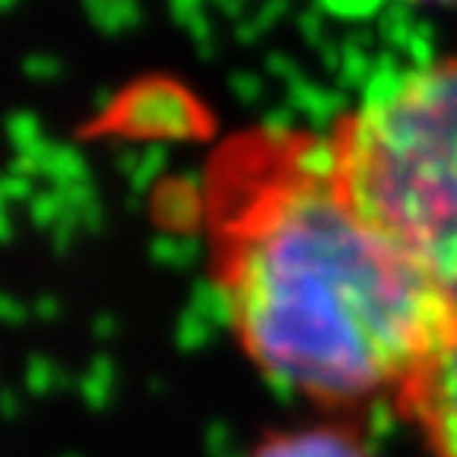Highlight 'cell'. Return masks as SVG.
<instances>
[{"mask_svg": "<svg viewBox=\"0 0 457 457\" xmlns=\"http://www.w3.org/2000/svg\"><path fill=\"white\" fill-rule=\"evenodd\" d=\"M432 457H457V314L391 394Z\"/></svg>", "mask_w": 457, "mask_h": 457, "instance_id": "cell-3", "label": "cell"}, {"mask_svg": "<svg viewBox=\"0 0 457 457\" xmlns=\"http://www.w3.org/2000/svg\"><path fill=\"white\" fill-rule=\"evenodd\" d=\"M248 457H371L362 438L340 426L273 432L251 448Z\"/></svg>", "mask_w": 457, "mask_h": 457, "instance_id": "cell-4", "label": "cell"}, {"mask_svg": "<svg viewBox=\"0 0 457 457\" xmlns=\"http://www.w3.org/2000/svg\"><path fill=\"white\" fill-rule=\"evenodd\" d=\"M328 137L359 213L457 314V54L362 102Z\"/></svg>", "mask_w": 457, "mask_h": 457, "instance_id": "cell-2", "label": "cell"}, {"mask_svg": "<svg viewBox=\"0 0 457 457\" xmlns=\"http://www.w3.org/2000/svg\"><path fill=\"white\" fill-rule=\"evenodd\" d=\"M207 273L267 378L324 407L397 391L454 308L350 200L330 137L242 128L197 181Z\"/></svg>", "mask_w": 457, "mask_h": 457, "instance_id": "cell-1", "label": "cell"}]
</instances>
